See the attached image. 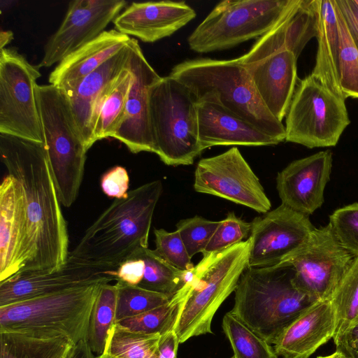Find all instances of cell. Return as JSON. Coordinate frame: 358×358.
Masks as SVG:
<instances>
[{
    "instance_id": "28",
    "label": "cell",
    "mask_w": 358,
    "mask_h": 358,
    "mask_svg": "<svg viewBox=\"0 0 358 358\" xmlns=\"http://www.w3.org/2000/svg\"><path fill=\"white\" fill-rule=\"evenodd\" d=\"M329 299L337 317L334 343L336 349L345 351L349 334L358 321V257H355Z\"/></svg>"
},
{
    "instance_id": "1",
    "label": "cell",
    "mask_w": 358,
    "mask_h": 358,
    "mask_svg": "<svg viewBox=\"0 0 358 358\" xmlns=\"http://www.w3.org/2000/svg\"><path fill=\"white\" fill-rule=\"evenodd\" d=\"M1 161L25 197L27 236L20 271L50 272L69 257V235L44 144L0 134Z\"/></svg>"
},
{
    "instance_id": "24",
    "label": "cell",
    "mask_w": 358,
    "mask_h": 358,
    "mask_svg": "<svg viewBox=\"0 0 358 358\" xmlns=\"http://www.w3.org/2000/svg\"><path fill=\"white\" fill-rule=\"evenodd\" d=\"M130 55L129 41L117 53L86 76L73 90L64 92L87 150L94 143L92 122L96 107L108 86L127 66Z\"/></svg>"
},
{
    "instance_id": "50",
    "label": "cell",
    "mask_w": 358,
    "mask_h": 358,
    "mask_svg": "<svg viewBox=\"0 0 358 358\" xmlns=\"http://www.w3.org/2000/svg\"><path fill=\"white\" fill-rule=\"evenodd\" d=\"M354 358H358V355H356Z\"/></svg>"
},
{
    "instance_id": "27",
    "label": "cell",
    "mask_w": 358,
    "mask_h": 358,
    "mask_svg": "<svg viewBox=\"0 0 358 358\" xmlns=\"http://www.w3.org/2000/svg\"><path fill=\"white\" fill-rule=\"evenodd\" d=\"M133 76L124 68L108 86L99 101L92 122L94 143L113 137L122 118Z\"/></svg>"
},
{
    "instance_id": "45",
    "label": "cell",
    "mask_w": 358,
    "mask_h": 358,
    "mask_svg": "<svg viewBox=\"0 0 358 358\" xmlns=\"http://www.w3.org/2000/svg\"><path fill=\"white\" fill-rule=\"evenodd\" d=\"M345 352L352 358L358 355V321L349 334Z\"/></svg>"
},
{
    "instance_id": "26",
    "label": "cell",
    "mask_w": 358,
    "mask_h": 358,
    "mask_svg": "<svg viewBox=\"0 0 358 358\" xmlns=\"http://www.w3.org/2000/svg\"><path fill=\"white\" fill-rule=\"evenodd\" d=\"M317 13V51L311 74L343 97L338 76L340 36L332 0H315Z\"/></svg>"
},
{
    "instance_id": "6",
    "label": "cell",
    "mask_w": 358,
    "mask_h": 358,
    "mask_svg": "<svg viewBox=\"0 0 358 358\" xmlns=\"http://www.w3.org/2000/svg\"><path fill=\"white\" fill-rule=\"evenodd\" d=\"M36 94L57 196L62 206L70 207L78 196L87 150L64 92L51 84L37 85Z\"/></svg>"
},
{
    "instance_id": "41",
    "label": "cell",
    "mask_w": 358,
    "mask_h": 358,
    "mask_svg": "<svg viewBox=\"0 0 358 358\" xmlns=\"http://www.w3.org/2000/svg\"><path fill=\"white\" fill-rule=\"evenodd\" d=\"M145 263L139 257H134L122 262L115 271L116 281L131 285H138L144 275Z\"/></svg>"
},
{
    "instance_id": "25",
    "label": "cell",
    "mask_w": 358,
    "mask_h": 358,
    "mask_svg": "<svg viewBox=\"0 0 358 358\" xmlns=\"http://www.w3.org/2000/svg\"><path fill=\"white\" fill-rule=\"evenodd\" d=\"M130 38L115 29L105 30L59 62L49 76V83L66 93L73 90L86 76L122 50Z\"/></svg>"
},
{
    "instance_id": "15",
    "label": "cell",
    "mask_w": 358,
    "mask_h": 358,
    "mask_svg": "<svg viewBox=\"0 0 358 358\" xmlns=\"http://www.w3.org/2000/svg\"><path fill=\"white\" fill-rule=\"evenodd\" d=\"M264 103L282 122L297 85V57L287 48H277L263 36L238 57Z\"/></svg>"
},
{
    "instance_id": "40",
    "label": "cell",
    "mask_w": 358,
    "mask_h": 358,
    "mask_svg": "<svg viewBox=\"0 0 358 358\" xmlns=\"http://www.w3.org/2000/svg\"><path fill=\"white\" fill-rule=\"evenodd\" d=\"M129 185V177L127 170L116 166L101 178V187L105 194L110 197L122 199L127 196Z\"/></svg>"
},
{
    "instance_id": "9",
    "label": "cell",
    "mask_w": 358,
    "mask_h": 358,
    "mask_svg": "<svg viewBox=\"0 0 358 358\" xmlns=\"http://www.w3.org/2000/svg\"><path fill=\"white\" fill-rule=\"evenodd\" d=\"M296 0H224L187 38L189 48L208 53L261 37L276 26Z\"/></svg>"
},
{
    "instance_id": "19",
    "label": "cell",
    "mask_w": 358,
    "mask_h": 358,
    "mask_svg": "<svg viewBox=\"0 0 358 358\" xmlns=\"http://www.w3.org/2000/svg\"><path fill=\"white\" fill-rule=\"evenodd\" d=\"M331 166L332 154L329 150L288 164L276 178L282 204L307 216L313 214L324 203Z\"/></svg>"
},
{
    "instance_id": "16",
    "label": "cell",
    "mask_w": 358,
    "mask_h": 358,
    "mask_svg": "<svg viewBox=\"0 0 358 358\" xmlns=\"http://www.w3.org/2000/svg\"><path fill=\"white\" fill-rule=\"evenodd\" d=\"M126 4L124 0L71 1L62 23L45 45L38 67L58 64L95 39L113 22Z\"/></svg>"
},
{
    "instance_id": "10",
    "label": "cell",
    "mask_w": 358,
    "mask_h": 358,
    "mask_svg": "<svg viewBox=\"0 0 358 358\" xmlns=\"http://www.w3.org/2000/svg\"><path fill=\"white\" fill-rule=\"evenodd\" d=\"M345 100L312 74L299 80L285 116V141L308 148L336 145L350 122Z\"/></svg>"
},
{
    "instance_id": "7",
    "label": "cell",
    "mask_w": 358,
    "mask_h": 358,
    "mask_svg": "<svg viewBox=\"0 0 358 358\" xmlns=\"http://www.w3.org/2000/svg\"><path fill=\"white\" fill-rule=\"evenodd\" d=\"M250 239L222 252L203 257L191 270L192 288L174 329L180 343L212 334L211 324L218 308L235 291L248 267Z\"/></svg>"
},
{
    "instance_id": "18",
    "label": "cell",
    "mask_w": 358,
    "mask_h": 358,
    "mask_svg": "<svg viewBox=\"0 0 358 358\" xmlns=\"http://www.w3.org/2000/svg\"><path fill=\"white\" fill-rule=\"evenodd\" d=\"M116 270L67 260L54 271H21L0 282V307L69 289L117 280Z\"/></svg>"
},
{
    "instance_id": "29",
    "label": "cell",
    "mask_w": 358,
    "mask_h": 358,
    "mask_svg": "<svg viewBox=\"0 0 358 358\" xmlns=\"http://www.w3.org/2000/svg\"><path fill=\"white\" fill-rule=\"evenodd\" d=\"M74 345L65 338L41 339L0 332V358H69Z\"/></svg>"
},
{
    "instance_id": "39",
    "label": "cell",
    "mask_w": 358,
    "mask_h": 358,
    "mask_svg": "<svg viewBox=\"0 0 358 358\" xmlns=\"http://www.w3.org/2000/svg\"><path fill=\"white\" fill-rule=\"evenodd\" d=\"M155 252L167 263L181 271L194 268L186 248L179 232L167 231L164 229H155Z\"/></svg>"
},
{
    "instance_id": "14",
    "label": "cell",
    "mask_w": 358,
    "mask_h": 358,
    "mask_svg": "<svg viewBox=\"0 0 358 358\" xmlns=\"http://www.w3.org/2000/svg\"><path fill=\"white\" fill-rule=\"evenodd\" d=\"M315 227L309 217L282 204L252 222L248 267L287 265Z\"/></svg>"
},
{
    "instance_id": "21",
    "label": "cell",
    "mask_w": 358,
    "mask_h": 358,
    "mask_svg": "<svg viewBox=\"0 0 358 358\" xmlns=\"http://www.w3.org/2000/svg\"><path fill=\"white\" fill-rule=\"evenodd\" d=\"M201 150L217 145L265 146L280 143L224 108L211 94L196 100Z\"/></svg>"
},
{
    "instance_id": "51",
    "label": "cell",
    "mask_w": 358,
    "mask_h": 358,
    "mask_svg": "<svg viewBox=\"0 0 358 358\" xmlns=\"http://www.w3.org/2000/svg\"><path fill=\"white\" fill-rule=\"evenodd\" d=\"M231 358H234V357H231Z\"/></svg>"
},
{
    "instance_id": "22",
    "label": "cell",
    "mask_w": 358,
    "mask_h": 358,
    "mask_svg": "<svg viewBox=\"0 0 358 358\" xmlns=\"http://www.w3.org/2000/svg\"><path fill=\"white\" fill-rule=\"evenodd\" d=\"M27 236L24 194L20 182L8 174L0 186V282L22 269Z\"/></svg>"
},
{
    "instance_id": "31",
    "label": "cell",
    "mask_w": 358,
    "mask_h": 358,
    "mask_svg": "<svg viewBox=\"0 0 358 358\" xmlns=\"http://www.w3.org/2000/svg\"><path fill=\"white\" fill-rule=\"evenodd\" d=\"M134 257L141 258L145 263L143 278L138 286L171 299L184 285L185 271L170 265L155 250L142 249Z\"/></svg>"
},
{
    "instance_id": "49",
    "label": "cell",
    "mask_w": 358,
    "mask_h": 358,
    "mask_svg": "<svg viewBox=\"0 0 358 358\" xmlns=\"http://www.w3.org/2000/svg\"><path fill=\"white\" fill-rule=\"evenodd\" d=\"M356 3L358 5V0H355Z\"/></svg>"
},
{
    "instance_id": "33",
    "label": "cell",
    "mask_w": 358,
    "mask_h": 358,
    "mask_svg": "<svg viewBox=\"0 0 358 358\" xmlns=\"http://www.w3.org/2000/svg\"><path fill=\"white\" fill-rule=\"evenodd\" d=\"M222 326L234 358H278L271 344L230 311L224 315Z\"/></svg>"
},
{
    "instance_id": "36",
    "label": "cell",
    "mask_w": 358,
    "mask_h": 358,
    "mask_svg": "<svg viewBox=\"0 0 358 358\" xmlns=\"http://www.w3.org/2000/svg\"><path fill=\"white\" fill-rule=\"evenodd\" d=\"M252 222H248L229 212L220 221L206 248L202 252L203 257L217 254L243 241L250 234Z\"/></svg>"
},
{
    "instance_id": "11",
    "label": "cell",
    "mask_w": 358,
    "mask_h": 358,
    "mask_svg": "<svg viewBox=\"0 0 358 358\" xmlns=\"http://www.w3.org/2000/svg\"><path fill=\"white\" fill-rule=\"evenodd\" d=\"M41 76L15 50H0V134L44 143L36 94Z\"/></svg>"
},
{
    "instance_id": "8",
    "label": "cell",
    "mask_w": 358,
    "mask_h": 358,
    "mask_svg": "<svg viewBox=\"0 0 358 358\" xmlns=\"http://www.w3.org/2000/svg\"><path fill=\"white\" fill-rule=\"evenodd\" d=\"M149 103L155 154L169 166L192 164L203 150L192 93L169 76L162 77L150 90Z\"/></svg>"
},
{
    "instance_id": "5",
    "label": "cell",
    "mask_w": 358,
    "mask_h": 358,
    "mask_svg": "<svg viewBox=\"0 0 358 358\" xmlns=\"http://www.w3.org/2000/svg\"><path fill=\"white\" fill-rule=\"evenodd\" d=\"M101 285L1 306L0 332L41 339L65 338L74 344L87 340L92 310Z\"/></svg>"
},
{
    "instance_id": "4",
    "label": "cell",
    "mask_w": 358,
    "mask_h": 358,
    "mask_svg": "<svg viewBox=\"0 0 358 358\" xmlns=\"http://www.w3.org/2000/svg\"><path fill=\"white\" fill-rule=\"evenodd\" d=\"M291 265L248 267L234 291L230 312L271 345L315 301L295 285Z\"/></svg>"
},
{
    "instance_id": "46",
    "label": "cell",
    "mask_w": 358,
    "mask_h": 358,
    "mask_svg": "<svg viewBox=\"0 0 358 358\" xmlns=\"http://www.w3.org/2000/svg\"><path fill=\"white\" fill-rule=\"evenodd\" d=\"M13 38V34L10 30L1 31L0 33V50L5 48Z\"/></svg>"
},
{
    "instance_id": "48",
    "label": "cell",
    "mask_w": 358,
    "mask_h": 358,
    "mask_svg": "<svg viewBox=\"0 0 358 358\" xmlns=\"http://www.w3.org/2000/svg\"><path fill=\"white\" fill-rule=\"evenodd\" d=\"M96 358H113V357H110L109 356H107L106 355H99V356H96Z\"/></svg>"
},
{
    "instance_id": "2",
    "label": "cell",
    "mask_w": 358,
    "mask_h": 358,
    "mask_svg": "<svg viewBox=\"0 0 358 358\" xmlns=\"http://www.w3.org/2000/svg\"><path fill=\"white\" fill-rule=\"evenodd\" d=\"M162 189V181L157 180L115 199L85 231L68 260L116 270L139 250L148 248L152 217Z\"/></svg>"
},
{
    "instance_id": "13",
    "label": "cell",
    "mask_w": 358,
    "mask_h": 358,
    "mask_svg": "<svg viewBox=\"0 0 358 358\" xmlns=\"http://www.w3.org/2000/svg\"><path fill=\"white\" fill-rule=\"evenodd\" d=\"M354 259L328 224L315 228L303 248L287 265L294 269L295 285L317 301L330 297Z\"/></svg>"
},
{
    "instance_id": "34",
    "label": "cell",
    "mask_w": 358,
    "mask_h": 358,
    "mask_svg": "<svg viewBox=\"0 0 358 358\" xmlns=\"http://www.w3.org/2000/svg\"><path fill=\"white\" fill-rule=\"evenodd\" d=\"M332 1L340 36L338 76L341 93L344 99L358 98V49L350 35L334 0Z\"/></svg>"
},
{
    "instance_id": "20",
    "label": "cell",
    "mask_w": 358,
    "mask_h": 358,
    "mask_svg": "<svg viewBox=\"0 0 358 358\" xmlns=\"http://www.w3.org/2000/svg\"><path fill=\"white\" fill-rule=\"evenodd\" d=\"M185 1L133 2L113 20L115 28L128 36L154 43L170 36L195 18Z\"/></svg>"
},
{
    "instance_id": "35",
    "label": "cell",
    "mask_w": 358,
    "mask_h": 358,
    "mask_svg": "<svg viewBox=\"0 0 358 358\" xmlns=\"http://www.w3.org/2000/svg\"><path fill=\"white\" fill-rule=\"evenodd\" d=\"M117 305L116 322L132 317L168 303L171 299L167 296L131 285L121 281H116Z\"/></svg>"
},
{
    "instance_id": "12",
    "label": "cell",
    "mask_w": 358,
    "mask_h": 358,
    "mask_svg": "<svg viewBox=\"0 0 358 358\" xmlns=\"http://www.w3.org/2000/svg\"><path fill=\"white\" fill-rule=\"evenodd\" d=\"M196 192L211 194L266 213L271 203L259 178L236 147L198 162Z\"/></svg>"
},
{
    "instance_id": "47",
    "label": "cell",
    "mask_w": 358,
    "mask_h": 358,
    "mask_svg": "<svg viewBox=\"0 0 358 358\" xmlns=\"http://www.w3.org/2000/svg\"><path fill=\"white\" fill-rule=\"evenodd\" d=\"M316 358H352L349 354L341 349L336 350L331 355L326 356H319Z\"/></svg>"
},
{
    "instance_id": "23",
    "label": "cell",
    "mask_w": 358,
    "mask_h": 358,
    "mask_svg": "<svg viewBox=\"0 0 358 358\" xmlns=\"http://www.w3.org/2000/svg\"><path fill=\"white\" fill-rule=\"evenodd\" d=\"M336 327V311L331 300H317L282 331L273 348L282 358H309L333 339Z\"/></svg>"
},
{
    "instance_id": "43",
    "label": "cell",
    "mask_w": 358,
    "mask_h": 358,
    "mask_svg": "<svg viewBox=\"0 0 358 358\" xmlns=\"http://www.w3.org/2000/svg\"><path fill=\"white\" fill-rule=\"evenodd\" d=\"M179 344V339L174 329L161 335L158 344L159 358H177Z\"/></svg>"
},
{
    "instance_id": "44",
    "label": "cell",
    "mask_w": 358,
    "mask_h": 358,
    "mask_svg": "<svg viewBox=\"0 0 358 358\" xmlns=\"http://www.w3.org/2000/svg\"><path fill=\"white\" fill-rule=\"evenodd\" d=\"M69 358H96L87 340L75 344Z\"/></svg>"
},
{
    "instance_id": "32",
    "label": "cell",
    "mask_w": 358,
    "mask_h": 358,
    "mask_svg": "<svg viewBox=\"0 0 358 358\" xmlns=\"http://www.w3.org/2000/svg\"><path fill=\"white\" fill-rule=\"evenodd\" d=\"M160 337L159 334L133 331L115 323L109 334L103 355L113 358H159Z\"/></svg>"
},
{
    "instance_id": "3",
    "label": "cell",
    "mask_w": 358,
    "mask_h": 358,
    "mask_svg": "<svg viewBox=\"0 0 358 358\" xmlns=\"http://www.w3.org/2000/svg\"><path fill=\"white\" fill-rule=\"evenodd\" d=\"M185 85L196 101L214 95L227 109L280 143L285 141L283 124L268 110L239 58H196L175 65L169 75Z\"/></svg>"
},
{
    "instance_id": "38",
    "label": "cell",
    "mask_w": 358,
    "mask_h": 358,
    "mask_svg": "<svg viewBox=\"0 0 358 358\" xmlns=\"http://www.w3.org/2000/svg\"><path fill=\"white\" fill-rule=\"evenodd\" d=\"M220 221L207 220L196 215L180 220L176 230L192 258L199 252H203L217 229Z\"/></svg>"
},
{
    "instance_id": "17",
    "label": "cell",
    "mask_w": 358,
    "mask_h": 358,
    "mask_svg": "<svg viewBox=\"0 0 358 358\" xmlns=\"http://www.w3.org/2000/svg\"><path fill=\"white\" fill-rule=\"evenodd\" d=\"M129 44L128 68L133 78L122 118L113 138L132 153H155L149 100L151 88L162 77L148 62L138 41L131 38Z\"/></svg>"
},
{
    "instance_id": "42",
    "label": "cell",
    "mask_w": 358,
    "mask_h": 358,
    "mask_svg": "<svg viewBox=\"0 0 358 358\" xmlns=\"http://www.w3.org/2000/svg\"><path fill=\"white\" fill-rule=\"evenodd\" d=\"M334 3L358 49V5L355 0H334Z\"/></svg>"
},
{
    "instance_id": "37",
    "label": "cell",
    "mask_w": 358,
    "mask_h": 358,
    "mask_svg": "<svg viewBox=\"0 0 358 358\" xmlns=\"http://www.w3.org/2000/svg\"><path fill=\"white\" fill-rule=\"evenodd\" d=\"M329 224L341 246L358 257V203L336 209Z\"/></svg>"
},
{
    "instance_id": "30",
    "label": "cell",
    "mask_w": 358,
    "mask_h": 358,
    "mask_svg": "<svg viewBox=\"0 0 358 358\" xmlns=\"http://www.w3.org/2000/svg\"><path fill=\"white\" fill-rule=\"evenodd\" d=\"M117 287L101 285L89 322L87 343L97 356L103 354L109 334L116 323Z\"/></svg>"
}]
</instances>
